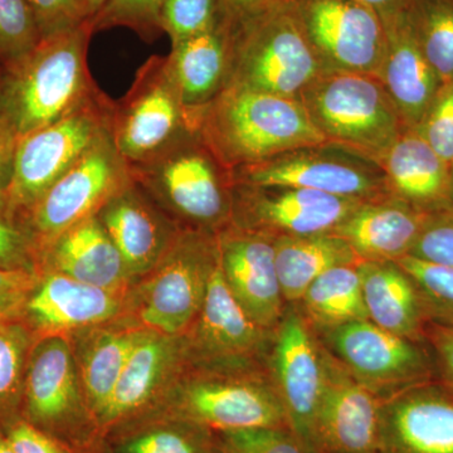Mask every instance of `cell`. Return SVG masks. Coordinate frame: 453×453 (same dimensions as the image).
Listing matches in <instances>:
<instances>
[{"mask_svg": "<svg viewBox=\"0 0 453 453\" xmlns=\"http://www.w3.org/2000/svg\"><path fill=\"white\" fill-rule=\"evenodd\" d=\"M196 134L226 172L326 142L297 98L237 86L203 107Z\"/></svg>", "mask_w": 453, "mask_h": 453, "instance_id": "obj_1", "label": "cell"}, {"mask_svg": "<svg viewBox=\"0 0 453 453\" xmlns=\"http://www.w3.org/2000/svg\"><path fill=\"white\" fill-rule=\"evenodd\" d=\"M89 23L43 38L13 67H0V94L20 139L76 111L101 89L92 80Z\"/></svg>", "mask_w": 453, "mask_h": 453, "instance_id": "obj_2", "label": "cell"}, {"mask_svg": "<svg viewBox=\"0 0 453 453\" xmlns=\"http://www.w3.org/2000/svg\"><path fill=\"white\" fill-rule=\"evenodd\" d=\"M129 168L131 179L179 225L217 234L231 222L228 172L198 134Z\"/></svg>", "mask_w": 453, "mask_h": 453, "instance_id": "obj_3", "label": "cell"}, {"mask_svg": "<svg viewBox=\"0 0 453 453\" xmlns=\"http://www.w3.org/2000/svg\"><path fill=\"white\" fill-rule=\"evenodd\" d=\"M232 27L226 86L300 100L301 94L324 73L292 2Z\"/></svg>", "mask_w": 453, "mask_h": 453, "instance_id": "obj_4", "label": "cell"}, {"mask_svg": "<svg viewBox=\"0 0 453 453\" xmlns=\"http://www.w3.org/2000/svg\"><path fill=\"white\" fill-rule=\"evenodd\" d=\"M300 101L326 142L378 162L407 130L383 82L372 74L321 73Z\"/></svg>", "mask_w": 453, "mask_h": 453, "instance_id": "obj_5", "label": "cell"}, {"mask_svg": "<svg viewBox=\"0 0 453 453\" xmlns=\"http://www.w3.org/2000/svg\"><path fill=\"white\" fill-rule=\"evenodd\" d=\"M166 418L208 431L288 427L267 366L199 368L172 389Z\"/></svg>", "mask_w": 453, "mask_h": 453, "instance_id": "obj_6", "label": "cell"}, {"mask_svg": "<svg viewBox=\"0 0 453 453\" xmlns=\"http://www.w3.org/2000/svg\"><path fill=\"white\" fill-rule=\"evenodd\" d=\"M113 103L104 92L61 120L19 140L4 213L19 220L111 129Z\"/></svg>", "mask_w": 453, "mask_h": 453, "instance_id": "obj_7", "label": "cell"}, {"mask_svg": "<svg viewBox=\"0 0 453 453\" xmlns=\"http://www.w3.org/2000/svg\"><path fill=\"white\" fill-rule=\"evenodd\" d=\"M228 177L231 184L305 188L357 202L395 196L380 162L332 142L301 146L232 170Z\"/></svg>", "mask_w": 453, "mask_h": 453, "instance_id": "obj_8", "label": "cell"}, {"mask_svg": "<svg viewBox=\"0 0 453 453\" xmlns=\"http://www.w3.org/2000/svg\"><path fill=\"white\" fill-rule=\"evenodd\" d=\"M198 116L181 101L166 56H151L113 103L110 134L127 165H136L195 135Z\"/></svg>", "mask_w": 453, "mask_h": 453, "instance_id": "obj_9", "label": "cell"}, {"mask_svg": "<svg viewBox=\"0 0 453 453\" xmlns=\"http://www.w3.org/2000/svg\"><path fill=\"white\" fill-rule=\"evenodd\" d=\"M219 262L217 235L184 228L136 294V310L146 329L181 336L201 311Z\"/></svg>", "mask_w": 453, "mask_h": 453, "instance_id": "obj_10", "label": "cell"}, {"mask_svg": "<svg viewBox=\"0 0 453 453\" xmlns=\"http://www.w3.org/2000/svg\"><path fill=\"white\" fill-rule=\"evenodd\" d=\"M130 180L129 165L109 131L18 222L31 234L41 258L44 247L71 226L96 216Z\"/></svg>", "mask_w": 453, "mask_h": 453, "instance_id": "obj_11", "label": "cell"}, {"mask_svg": "<svg viewBox=\"0 0 453 453\" xmlns=\"http://www.w3.org/2000/svg\"><path fill=\"white\" fill-rule=\"evenodd\" d=\"M316 334L349 372L381 399L434 380L436 366L422 342L387 332L371 320Z\"/></svg>", "mask_w": 453, "mask_h": 453, "instance_id": "obj_12", "label": "cell"}, {"mask_svg": "<svg viewBox=\"0 0 453 453\" xmlns=\"http://www.w3.org/2000/svg\"><path fill=\"white\" fill-rule=\"evenodd\" d=\"M292 7L324 73L380 77L387 35L374 11L357 0H294Z\"/></svg>", "mask_w": 453, "mask_h": 453, "instance_id": "obj_13", "label": "cell"}, {"mask_svg": "<svg viewBox=\"0 0 453 453\" xmlns=\"http://www.w3.org/2000/svg\"><path fill=\"white\" fill-rule=\"evenodd\" d=\"M267 368L288 427L312 453L316 414L325 384L324 345L297 305H288L275 330Z\"/></svg>", "mask_w": 453, "mask_h": 453, "instance_id": "obj_14", "label": "cell"}, {"mask_svg": "<svg viewBox=\"0 0 453 453\" xmlns=\"http://www.w3.org/2000/svg\"><path fill=\"white\" fill-rule=\"evenodd\" d=\"M305 188L231 184V225L270 235L332 234L357 205Z\"/></svg>", "mask_w": 453, "mask_h": 453, "instance_id": "obj_15", "label": "cell"}, {"mask_svg": "<svg viewBox=\"0 0 453 453\" xmlns=\"http://www.w3.org/2000/svg\"><path fill=\"white\" fill-rule=\"evenodd\" d=\"M187 339L188 356L199 368L243 369L267 366L275 332L253 323L229 291L219 264L214 268L204 303Z\"/></svg>", "mask_w": 453, "mask_h": 453, "instance_id": "obj_16", "label": "cell"}, {"mask_svg": "<svg viewBox=\"0 0 453 453\" xmlns=\"http://www.w3.org/2000/svg\"><path fill=\"white\" fill-rule=\"evenodd\" d=\"M86 408L79 366L68 340L59 334L35 339L27 365L22 418L56 438L82 419Z\"/></svg>", "mask_w": 453, "mask_h": 453, "instance_id": "obj_17", "label": "cell"}, {"mask_svg": "<svg viewBox=\"0 0 453 453\" xmlns=\"http://www.w3.org/2000/svg\"><path fill=\"white\" fill-rule=\"evenodd\" d=\"M324 366L312 453H380L384 399L363 387L325 345Z\"/></svg>", "mask_w": 453, "mask_h": 453, "instance_id": "obj_18", "label": "cell"}, {"mask_svg": "<svg viewBox=\"0 0 453 453\" xmlns=\"http://www.w3.org/2000/svg\"><path fill=\"white\" fill-rule=\"evenodd\" d=\"M216 235L219 264L229 291L253 323L275 332L288 308L277 275L275 241L231 223Z\"/></svg>", "mask_w": 453, "mask_h": 453, "instance_id": "obj_19", "label": "cell"}, {"mask_svg": "<svg viewBox=\"0 0 453 453\" xmlns=\"http://www.w3.org/2000/svg\"><path fill=\"white\" fill-rule=\"evenodd\" d=\"M96 217L120 252L131 280L149 275L184 229L133 179Z\"/></svg>", "mask_w": 453, "mask_h": 453, "instance_id": "obj_20", "label": "cell"}, {"mask_svg": "<svg viewBox=\"0 0 453 453\" xmlns=\"http://www.w3.org/2000/svg\"><path fill=\"white\" fill-rule=\"evenodd\" d=\"M380 453H453V395L429 380L384 399Z\"/></svg>", "mask_w": 453, "mask_h": 453, "instance_id": "obj_21", "label": "cell"}, {"mask_svg": "<svg viewBox=\"0 0 453 453\" xmlns=\"http://www.w3.org/2000/svg\"><path fill=\"white\" fill-rule=\"evenodd\" d=\"M44 270L25 312L26 323L43 335L98 326L120 312V291L77 281L50 268Z\"/></svg>", "mask_w": 453, "mask_h": 453, "instance_id": "obj_22", "label": "cell"}, {"mask_svg": "<svg viewBox=\"0 0 453 453\" xmlns=\"http://www.w3.org/2000/svg\"><path fill=\"white\" fill-rule=\"evenodd\" d=\"M428 214L390 196L357 205L333 234L348 242L362 262H396L410 256Z\"/></svg>", "mask_w": 453, "mask_h": 453, "instance_id": "obj_23", "label": "cell"}, {"mask_svg": "<svg viewBox=\"0 0 453 453\" xmlns=\"http://www.w3.org/2000/svg\"><path fill=\"white\" fill-rule=\"evenodd\" d=\"M187 357V339L183 335L146 330L134 348L105 410L98 416V425H116L150 403L173 380Z\"/></svg>", "mask_w": 453, "mask_h": 453, "instance_id": "obj_24", "label": "cell"}, {"mask_svg": "<svg viewBox=\"0 0 453 453\" xmlns=\"http://www.w3.org/2000/svg\"><path fill=\"white\" fill-rule=\"evenodd\" d=\"M387 50L378 79L383 82L407 129H416L434 104L442 82L414 35L408 11L383 20Z\"/></svg>", "mask_w": 453, "mask_h": 453, "instance_id": "obj_25", "label": "cell"}, {"mask_svg": "<svg viewBox=\"0 0 453 453\" xmlns=\"http://www.w3.org/2000/svg\"><path fill=\"white\" fill-rule=\"evenodd\" d=\"M41 266L111 291H120L131 280L120 252L96 216L71 226L44 247Z\"/></svg>", "mask_w": 453, "mask_h": 453, "instance_id": "obj_26", "label": "cell"}, {"mask_svg": "<svg viewBox=\"0 0 453 453\" xmlns=\"http://www.w3.org/2000/svg\"><path fill=\"white\" fill-rule=\"evenodd\" d=\"M234 27L223 17L210 31L172 46L166 56L170 73L184 105L199 112L228 82Z\"/></svg>", "mask_w": 453, "mask_h": 453, "instance_id": "obj_27", "label": "cell"}, {"mask_svg": "<svg viewBox=\"0 0 453 453\" xmlns=\"http://www.w3.org/2000/svg\"><path fill=\"white\" fill-rule=\"evenodd\" d=\"M380 164L398 198L428 213L452 205V168L416 130H405Z\"/></svg>", "mask_w": 453, "mask_h": 453, "instance_id": "obj_28", "label": "cell"}, {"mask_svg": "<svg viewBox=\"0 0 453 453\" xmlns=\"http://www.w3.org/2000/svg\"><path fill=\"white\" fill-rule=\"evenodd\" d=\"M369 320L387 332L425 344L427 316L412 277L398 262H360Z\"/></svg>", "mask_w": 453, "mask_h": 453, "instance_id": "obj_29", "label": "cell"}, {"mask_svg": "<svg viewBox=\"0 0 453 453\" xmlns=\"http://www.w3.org/2000/svg\"><path fill=\"white\" fill-rule=\"evenodd\" d=\"M273 241L277 275L288 305H297L309 286L326 271L362 262L348 242L333 232L282 235Z\"/></svg>", "mask_w": 453, "mask_h": 453, "instance_id": "obj_30", "label": "cell"}, {"mask_svg": "<svg viewBox=\"0 0 453 453\" xmlns=\"http://www.w3.org/2000/svg\"><path fill=\"white\" fill-rule=\"evenodd\" d=\"M146 330V327H104L83 340L77 366L89 412L96 421Z\"/></svg>", "mask_w": 453, "mask_h": 453, "instance_id": "obj_31", "label": "cell"}, {"mask_svg": "<svg viewBox=\"0 0 453 453\" xmlns=\"http://www.w3.org/2000/svg\"><path fill=\"white\" fill-rule=\"evenodd\" d=\"M297 306L316 333L369 320L357 265L334 267L319 276Z\"/></svg>", "mask_w": 453, "mask_h": 453, "instance_id": "obj_32", "label": "cell"}, {"mask_svg": "<svg viewBox=\"0 0 453 453\" xmlns=\"http://www.w3.org/2000/svg\"><path fill=\"white\" fill-rule=\"evenodd\" d=\"M35 340L25 320L0 324V431L22 417L27 365Z\"/></svg>", "mask_w": 453, "mask_h": 453, "instance_id": "obj_33", "label": "cell"}, {"mask_svg": "<svg viewBox=\"0 0 453 453\" xmlns=\"http://www.w3.org/2000/svg\"><path fill=\"white\" fill-rule=\"evenodd\" d=\"M408 17L438 79L453 83V0H413Z\"/></svg>", "mask_w": 453, "mask_h": 453, "instance_id": "obj_34", "label": "cell"}, {"mask_svg": "<svg viewBox=\"0 0 453 453\" xmlns=\"http://www.w3.org/2000/svg\"><path fill=\"white\" fill-rule=\"evenodd\" d=\"M170 422L172 425L157 426L127 438L121 453H222L214 432L184 422Z\"/></svg>", "mask_w": 453, "mask_h": 453, "instance_id": "obj_35", "label": "cell"}, {"mask_svg": "<svg viewBox=\"0 0 453 453\" xmlns=\"http://www.w3.org/2000/svg\"><path fill=\"white\" fill-rule=\"evenodd\" d=\"M396 262L412 277L427 320L453 326V268L429 264L412 256Z\"/></svg>", "mask_w": 453, "mask_h": 453, "instance_id": "obj_36", "label": "cell"}, {"mask_svg": "<svg viewBox=\"0 0 453 453\" xmlns=\"http://www.w3.org/2000/svg\"><path fill=\"white\" fill-rule=\"evenodd\" d=\"M37 20L26 0H0V67H13L40 44Z\"/></svg>", "mask_w": 453, "mask_h": 453, "instance_id": "obj_37", "label": "cell"}, {"mask_svg": "<svg viewBox=\"0 0 453 453\" xmlns=\"http://www.w3.org/2000/svg\"><path fill=\"white\" fill-rule=\"evenodd\" d=\"M164 0H106L89 20L92 33L125 27L142 40L153 42L162 35L160 9Z\"/></svg>", "mask_w": 453, "mask_h": 453, "instance_id": "obj_38", "label": "cell"}, {"mask_svg": "<svg viewBox=\"0 0 453 453\" xmlns=\"http://www.w3.org/2000/svg\"><path fill=\"white\" fill-rule=\"evenodd\" d=\"M223 17L220 0H164L160 27L174 46L210 31Z\"/></svg>", "mask_w": 453, "mask_h": 453, "instance_id": "obj_39", "label": "cell"}, {"mask_svg": "<svg viewBox=\"0 0 453 453\" xmlns=\"http://www.w3.org/2000/svg\"><path fill=\"white\" fill-rule=\"evenodd\" d=\"M219 438L222 453H306L290 427L234 429Z\"/></svg>", "mask_w": 453, "mask_h": 453, "instance_id": "obj_40", "label": "cell"}, {"mask_svg": "<svg viewBox=\"0 0 453 453\" xmlns=\"http://www.w3.org/2000/svg\"><path fill=\"white\" fill-rule=\"evenodd\" d=\"M410 256L453 268V204L428 214Z\"/></svg>", "mask_w": 453, "mask_h": 453, "instance_id": "obj_41", "label": "cell"}, {"mask_svg": "<svg viewBox=\"0 0 453 453\" xmlns=\"http://www.w3.org/2000/svg\"><path fill=\"white\" fill-rule=\"evenodd\" d=\"M417 133L453 168V83L442 85Z\"/></svg>", "mask_w": 453, "mask_h": 453, "instance_id": "obj_42", "label": "cell"}, {"mask_svg": "<svg viewBox=\"0 0 453 453\" xmlns=\"http://www.w3.org/2000/svg\"><path fill=\"white\" fill-rule=\"evenodd\" d=\"M37 244L22 223L0 213V268L40 271Z\"/></svg>", "mask_w": 453, "mask_h": 453, "instance_id": "obj_43", "label": "cell"}, {"mask_svg": "<svg viewBox=\"0 0 453 453\" xmlns=\"http://www.w3.org/2000/svg\"><path fill=\"white\" fill-rule=\"evenodd\" d=\"M40 277V271L0 268V324L25 320L27 303Z\"/></svg>", "mask_w": 453, "mask_h": 453, "instance_id": "obj_44", "label": "cell"}, {"mask_svg": "<svg viewBox=\"0 0 453 453\" xmlns=\"http://www.w3.org/2000/svg\"><path fill=\"white\" fill-rule=\"evenodd\" d=\"M40 28L42 40L77 28L88 20L77 0H26Z\"/></svg>", "mask_w": 453, "mask_h": 453, "instance_id": "obj_45", "label": "cell"}, {"mask_svg": "<svg viewBox=\"0 0 453 453\" xmlns=\"http://www.w3.org/2000/svg\"><path fill=\"white\" fill-rule=\"evenodd\" d=\"M19 140L16 122L0 94V213L2 214H4L3 211H4L5 198L13 177L14 160H16Z\"/></svg>", "mask_w": 453, "mask_h": 453, "instance_id": "obj_46", "label": "cell"}, {"mask_svg": "<svg viewBox=\"0 0 453 453\" xmlns=\"http://www.w3.org/2000/svg\"><path fill=\"white\" fill-rule=\"evenodd\" d=\"M3 434L14 453H67L55 437L35 427L22 417L3 429Z\"/></svg>", "mask_w": 453, "mask_h": 453, "instance_id": "obj_47", "label": "cell"}, {"mask_svg": "<svg viewBox=\"0 0 453 453\" xmlns=\"http://www.w3.org/2000/svg\"><path fill=\"white\" fill-rule=\"evenodd\" d=\"M425 344L434 353L441 383L453 395V326L428 321L425 327Z\"/></svg>", "mask_w": 453, "mask_h": 453, "instance_id": "obj_48", "label": "cell"}, {"mask_svg": "<svg viewBox=\"0 0 453 453\" xmlns=\"http://www.w3.org/2000/svg\"><path fill=\"white\" fill-rule=\"evenodd\" d=\"M291 2L294 0H220L223 16L232 26Z\"/></svg>", "mask_w": 453, "mask_h": 453, "instance_id": "obj_49", "label": "cell"}, {"mask_svg": "<svg viewBox=\"0 0 453 453\" xmlns=\"http://www.w3.org/2000/svg\"><path fill=\"white\" fill-rule=\"evenodd\" d=\"M357 2L374 11L381 20H387L407 12L412 5L413 0H357Z\"/></svg>", "mask_w": 453, "mask_h": 453, "instance_id": "obj_50", "label": "cell"}, {"mask_svg": "<svg viewBox=\"0 0 453 453\" xmlns=\"http://www.w3.org/2000/svg\"><path fill=\"white\" fill-rule=\"evenodd\" d=\"M106 0H77L82 13L85 14L86 19L91 20L92 18L96 16L97 12L103 8Z\"/></svg>", "mask_w": 453, "mask_h": 453, "instance_id": "obj_51", "label": "cell"}, {"mask_svg": "<svg viewBox=\"0 0 453 453\" xmlns=\"http://www.w3.org/2000/svg\"><path fill=\"white\" fill-rule=\"evenodd\" d=\"M0 453H14L12 447L9 446L7 438H5L3 431H0Z\"/></svg>", "mask_w": 453, "mask_h": 453, "instance_id": "obj_52", "label": "cell"}, {"mask_svg": "<svg viewBox=\"0 0 453 453\" xmlns=\"http://www.w3.org/2000/svg\"><path fill=\"white\" fill-rule=\"evenodd\" d=\"M451 201L453 204V168H452V192H451Z\"/></svg>", "mask_w": 453, "mask_h": 453, "instance_id": "obj_53", "label": "cell"}]
</instances>
